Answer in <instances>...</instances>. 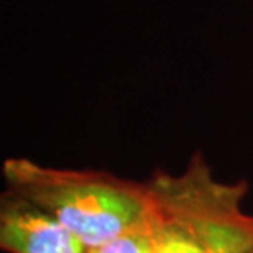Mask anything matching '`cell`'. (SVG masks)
Returning <instances> with one entry per match:
<instances>
[{"label": "cell", "instance_id": "obj_4", "mask_svg": "<svg viewBox=\"0 0 253 253\" xmlns=\"http://www.w3.org/2000/svg\"><path fill=\"white\" fill-rule=\"evenodd\" d=\"M153 212V211H151ZM97 253H153L151 242V214L140 224L131 227L124 234L115 237L100 249Z\"/></svg>", "mask_w": 253, "mask_h": 253}, {"label": "cell", "instance_id": "obj_5", "mask_svg": "<svg viewBox=\"0 0 253 253\" xmlns=\"http://www.w3.org/2000/svg\"><path fill=\"white\" fill-rule=\"evenodd\" d=\"M90 253H97V252H95V250H92V252H90Z\"/></svg>", "mask_w": 253, "mask_h": 253}, {"label": "cell", "instance_id": "obj_1", "mask_svg": "<svg viewBox=\"0 0 253 253\" xmlns=\"http://www.w3.org/2000/svg\"><path fill=\"white\" fill-rule=\"evenodd\" d=\"M153 253H253V215L244 211L247 181L222 183L196 151L181 174L155 171Z\"/></svg>", "mask_w": 253, "mask_h": 253}, {"label": "cell", "instance_id": "obj_3", "mask_svg": "<svg viewBox=\"0 0 253 253\" xmlns=\"http://www.w3.org/2000/svg\"><path fill=\"white\" fill-rule=\"evenodd\" d=\"M0 249L7 253L92 252L56 217L10 189L0 196Z\"/></svg>", "mask_w": 253, "mask_h": 253}, {"label": "cell", "instance_id": "obj_2", "mask_svg": "<svg viewBox=\"0 0 253 253\" xmlns=\"http://www.w3.org/2000/svg\"><path fill=\"white\" fill-rule=\"evenodd\" d=\"M2 174L5 189L56 217L90 250L140 224L153 211L148 181L107 171L51 168L28 158H8Z\"/></svg>", "mask_w": 253, "mask_h": 253}]
</instances>
